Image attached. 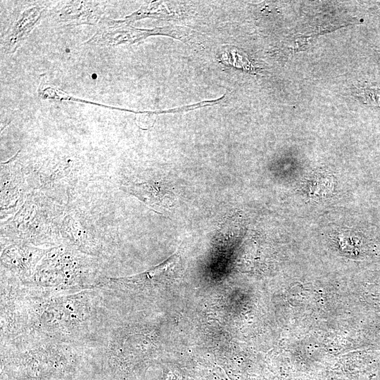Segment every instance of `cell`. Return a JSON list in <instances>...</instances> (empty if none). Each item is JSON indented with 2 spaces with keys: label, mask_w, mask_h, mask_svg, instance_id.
Masks as SVG:
<instances>
[{
  "label": "cell",
  "mask_w": 380,
  "mask_h": 380,
  "mask_svg": "<svg viewBox=\"0 0 380 380\" xmlns=\"http://www.w3.org/2000/svg\"><path fill=\"white\" fill-rule=\"evenodd\" d=\"M358 96L367 104L380 106V89L377 88H361L357 92Z\"/></svg>",
  "instance_id": "3"
},
{
  "label": "cell",
  "mask_w": 380,
  "mask_h": 380,
  "mask_svg": "<svg viewBox=\"0 0 380 380\" xmlns=\"http://www.w3.org/2000/svg\"><path fill=\"white\" fill-rule=\"evenodd\" d=\"M84 259L69 251L53 250L47 254L36 270L35 281L43 287L76 286L82 268H85Z\"/></svg>",
  "instance_id": "1"
},
{
  "label": "cell",
  "mask_w": 380,
  "mask_h": 380,
  "mask_svg": "<svg viewBox=\"0 0 380 380\" xmlns=\"http://www.w3.org/2000/svg\"><path fill=\"white\" fill-rule=\"evenodd\" d=\"M42 255V251L36 248L14 246L4 251L2 261L13 272L26 277L32 272Z\"/></svg>",
  "instance_id": "2"
}]
</instances>
